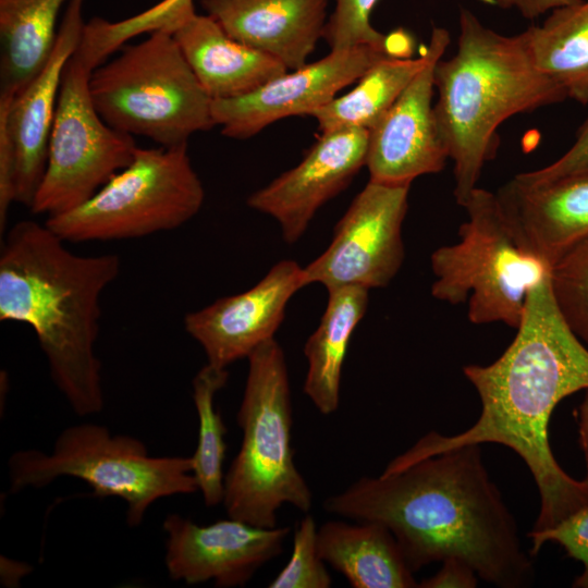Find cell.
<instances>
[{"label":"cell","instance_id":"cell-1","mask_svg":"<svg viewBox=\"0 0 588 588\" xmlns=\"http://www.w3.org/2000/svg\"><path fill=\"white\" fill-rule=\"evenodd\" d=\"M463 373L480 399L476 422L456 434L422 436L382 473L463 445L497 443L513 450L534 477L540 505L531 530L551 528L588 505V478L569 476L549 441L556 405L588 389V347L561 314L550 273L529 292L516 335L504 353L488 365H466Z\"/></svg>","mask_w":588,"mask_h":588},{"label":"cell","instance_id":"cell-2","mask_svg":"<svg viewBox=\"0 0 588 588\" xmlns=\"http://www.w3.org/2000/svg\"><path fill=\"white\" fill-rule=\"evenodd\" d=\"M323 507L347 519L387 526L414 573L457 558L501 588L526 587L534 579L532 555L524 550L480 444L448 450L395 473L362 477L328 497Z\"/></svg>","mask_w":588,"mask_h":588},{"label":"cell","instance_id":"cell-3","mask_svg":"<svg viewBox=\"0 0 588 588\" xmlns=\"http://www.w3.org/2000/svg\"><path fill=\"white\" fill-rule=\"evenodd\" d=\"M120 269L118 255H76L34 220L15 223L1 243L0 320L34 330L53 383L78 416L105 405L95 351L100 297Z\"/></svg>","mask_w":588,"mask_h":588},{"label":"cell","instance_id":"cell-4","mask_svg":"<svg viewBox=\"0 0 588 588\" xmlns=\"http://www.w3.org/2000/svg\"><path fill=\"white\" fill-rule=\"evenodd\" d=\"M458 25L455 54L441 58L434 68V113L454 164V196L462 206L497 154L499 126L567 96L536 68L523 33H497L467 9H461Z\"/></svg>","mask_w":588,"mask_h":588},{"label":"cell","instance_id":"cell-5","mask_svg":"<svg viewBox=\"0 0 588 588\" xmlns=\"http://www.w3.org/2000/svg\"><path fill=\"white\" fill-rule=\"evenodd\" d=\"M236 420L243 437L224 476L222 504L229 517L277 527L284 504L308 513L313 493L294 461L293 412L284 352L275 339L248 357Z\"/></svg>","mask_w":588,"mask_h":588},{"label":"cell","instance_id":"cell-6","mask_svg":"<svg viewBox=\"0 0 588 588\" xmlns=\"http://www.w3.org/2000/svg\"><path fill=\"white\" fill-rule=\"evenodd\" d=\"M98 65L89 89L111 127L161 147L186 146L215 125L212 99L185 60L172 33L156 30Z\"/></svg>","mask_w":588,"mask_h":588},{"label":"cell","instance_id":"cell-7","mask_svg":"<svg viewBox=\"0 0 588 588\" xmlns=\"http://www.w3.org/2000/svg\"><path fill=\"white\" fill-rule=\"evenodd\" d=\"M12 493L40 489L62 476L74 477L93 488V497L122 499L126 523L142 524L158 500L198 491L191 456H152L138 439L112 434L101 425L83 422L63 429L52 450L14 452L9 461Z\"/></svg>","mask_w":588,"mask_h":588},{"label":"cell","instance_id":"cell-8","mask_svg":"<svg viewBox=\"0 0 588 588\" xmlns=\"http://www.w3.org/2000/svg\"><path fill=\"white\" fill-rule=\"evenodd\" d=\"M461 207L467 218L458 240L431 254V295L467 303L471 323L517 329L529 292L551 268L519 243L497 193L476 187Z\"/></svg>","mask_w":588,"mask_h":588},{"label":"cell","instance_id":"cell-9","mask_svg":"<svg viewBox=\"0 0 588 588\" xmlns=\"http://www.w3.org/2000/svg\"><path fill=\"white\" fill-rule=\"evenodd\" d=\"M204 200L187 145L137 147L130 164L88 200L45 223L64 242L136 238L180 228Z\"/></svg>","mask_w":588,"mask_h":588},{"label":"cell","instance_id":"cell-10","mask_svg":"<svg viewBox=\"0 0 588 588\" xmlns=\"http://www.w3.org/2000/svg\"><path fill=\"white\" fill-rule=\"evenodd\" d=\"M97 66L78 45L64 66L33 213L51 217L84 204L130 164L138 147L97 111L89 89Z\"/></svg>","mask_w":588,"mask_h":588},{"label":"cell","instance_id":"cell-11","mask_svg":"<svg viewBox=\"0 0 588 588\" xmlns=\"http://www.w3.org/2000/svg\"><path fill=\"white\" fill-rule=\"evenodd\" d=\"M409 187L369 180L336 223L327 249L303 267L305 285H389L404 261L402 226Z\"/></svg>","mask_w":588,"mask_h":588},{"label":"cell","instance_id":"cell-12","mask_svg":"<svg viewBox=\"0 0 588 588\" xmlns=\"http://www.w3.org/2000/svg\"><path fill=\"white\" fill-rule=\"evenodd\" d=\"M449 44V32L433 27L424 68L368 131L365 167L369 180L412 184L418 176L444 169L450 158L438 127L432 97L434 68Z\"/></svg>","mask_w":588,"mask_h":588},{"label":"cell","instance_id":"cell-13","mask_svg":"<svg viewBox=\"0 0 588 588\" xmlns=\"http://www.w3.org/2000/svg\"><path fill=\"white\" fill-rule=\"evenodd\" d=\"M384 56L369 46L331 50L322 59L285 72L250 94L212 100L215 125L226 137L246 139L281 119L311 115Z\"/></svg>","mask_w":588,"mask_h":588},{"label":"cell","instance_id":"cell-14","mask_svg":"<svg viewBox=\"0 0 588 588\" xmlns=\"http://www.w3.org/2000/svg\"><path fill=\"white\" fill-rule=\"evenodd\" d=\"M162 528L169 576L187 585L212 580L220 588L246 585L282 552L290 532L289 527H259L233 517L201 526L175 513Z\"/></svg>","mask_w":588,"mask_h":588},{"label":"cell","instance_id":"cell-15","mask_svg":"<svg viewBox=\"0 0 588 588\" xmlns=\"http://www.w3.org/2000/svg\"><path fill=\"white\" fill-rule=\"evenodd\" d=\"M305 286L303 267L280 260L247 291L186 314L185 331L200 345L208 364L228 368L274 339L290 299Z\"/></svg>","mask_w":588,"mask_h":588},{"label":"cell","instance_id":"cell-16","mask_svg":"<svg viewBox=\"0 0 588 588\" xmlns=\"http://www.w3.org/2000/svg\"><path fill=\"white\" fill-rule=\"evenodd\" d=\"M368 131L321 133L304 158L247 198V206L273 218L285 243H296L316 212L344 191L365 166Z\"/></svg>","mask_w":588,"mask_h":588},{"label":"cell","instance_id":"cell-17","mask_svg":"<svg viewBox=\"0 0 588 588\" xmlns=\"http://www.w3.org/2000/svg\"><path fill=\"white\" fill-rule=\"evenodd\" d=\"M84 0H70L49 59L15 96H0V124L11 139L15 163V201L30 208L47 164L64 66L83 35Z\"/></svg>","mask_w":588,"mask_h":588},{"label":"cell","instance_id":"cell-18","mask_svg":"<svg viewBox=\"0 0 588 588\" xmlns=\"http://www.w3.org/2000/svg\"><path fill=\"white\" fill-rule=\"evenodd\" d=\"M497 194L519 243L550 268L588 238V172L538 184L513 177Z\"/></svg>","mask_w":588,"mask_h":588},{"label":"cell","instance_id":"cell-19","mask_svg":"<svg viewBox=\"0 0 588 588\" xmlns=\"http://www.w3.org/2000/svg\"><path fill=\"white\" fill-rule=\"evenodd\" d=\"M329 0H201L233 39L278 60L291 70L323 38Z\"/></svg>","mask_w":588,"mask_h":588},{"label":"cell","instance_id":"cell-20","mask_svg":"<svg viewBox=\"0 0 588 588\" xmlns=\"http://www.w3.org/2000/svg\"><path fill=\"white\" fill-rule=\"evenodd\" d=\"M172 35L212 100L245 96L287 72L278 60L230 37L208 14L192 13Z\"/></svg>","mask_w":588,"mask_h":588},{"label":"cell","instance_id":"cell-21","mask_svg":"<svg viewBox=\"0 0 588 588\" xmlns=\"http://www.w3.org/2000/svg\"><path fill=\"white\" fill-rule=\"evenodd\" d=\"M318 550L354 588L418 587L395 537L378 522L328 520L318 527Z\"/></svg>","mask_w":588,"mask_h":588},{"label":"cell","instance_id":"cell-22","mask_svg":"<svg viewBox=\"0 0 588 588\" xmlns=\"http://www.w3.org/2000/svg\"><path fill=\"white\" fill-rule=\"evenodd\" d=\"M328 301L317 329L307 339L304 393L319 413L339 408L342 368L352 334L364 318L369 290L347 285L327 290Z\"/></svg>","mask_w":588,"mask_h":588},{"label":"cell","instance_id":"cell-23","mask_svg":"<svg viewBox=\"0 0 588 588\" xmlns=\"http://www.w3.org/2000/svg\"><path fill=\"white\" fill-rule=\"evenodd\" d=\"M69 1L0 0V96L15 97L45 65Z\"/></svg>","mask_w":588,"mask_h":588},{"label":"cell","instance_id":"cell-24","mask_svg":"<svg viewBox=\"0 0 588 588\" xmlns=\"http://www.w3.org/2000/svg\"><path fill=\"white\" fill-rule=\"evenodd\" d=\"M536 68L571 98L588 103V0L554 9L523 32Z\"/></svg>","mask_w":588,"mask_h":588},{"label":"cell","instance_id":"cell-25","mask_svg":"<svg viewBox=\"0 0 588 588\" xmlns=\"http://www.w3.org/2000/svg\"><path fill=\"white\" fill-rule=\"evenodd\" d=\"M426 61V50L418 58L384 56L379 59L356 81L351 91L311 113L320 134L340 128H372Z\"/></svg>","mask_w":588,"mask_h":588},{"label":"cell","instance_id":"cell-26","mask_svg":"<svg viewBox=\"0 0 588 588\" xmlns=\"http://www.w3.org/2000/svg\"><path fill=\"white\" fill-rule=\"evenodd\" d=\"M229 371L206 364L193 379V401L198 416V440L192 457L193 475L206 506H217L224 497L223 462L226 427L215 406L216 394L226 384Z\"/></svg>","mask_w":588,"mask_h":588},{"label":"cell","instance_id":"cell-27","mask_svg":"<svg viewBox=\"0 0 588 588\" xmlns=\"http://www.w3.org/2000/svg\"><path fill=\"white\" fill-rule=\"evenodd\" d=\"M550 280L561 314L588 347V238L551 267Z\"/></svg>","mask_w":588,"mask_h":588},{"label":"cell","instance_id":"cell-28","mask_svg":"<svg viewBox=\"0 0 588 588\" xmlns=\"http://www.w3.org/2000/svg\"><path fill=\"white\" fill-rule=\"evenodd\" d=\"M318 550V527L309 513L298 522L293 550L286 565L268 585L270 588H329L331 576Z\"/></svg>","mask_w":588,"mask_h":588},{"label":"cell","instance_id":"cell-29","mask_svg":"<svg viewBox=\"0 0 588 588\" xmlns=\"http://www.w3.org/2000/svg\"><path fill=\"white\" fill-rule=\"evenodd\" d=\"M377 2L378 0H335L323 33V39L331 50L369 46L387 53V36L378 32L370 22V14Z\"/></svg>","mask_w":588,"mask_h":588},{"label":"cell","instance_id":"cell-30","mask_svg":"<svg viewBox=\"0 0 588 588\" xmlns=\"http://www.w3.org/2000/svg\"><path fill=\"white\" fill-rule=\"evenodd\" d=\"M531 540L529 553L535 556L547 542L558 543L573 560L583 565L581 574L575 579L576 588H588V505L580 507L555 526L528 532Z\"/></svg>","mask_w":588,"mask_h":588},{"label":"cell","instance_id":"cell-31","mask_svg":"<svg viewBox=\"0 0 588 588\" xmlns=\"http://www.w3.org/2000/svg\"><path fill=\"white\" fill-rule=\"evenodd\" d=\"M588 172V117L579 127L573 145L550 164L519 173L514 177L522 183L538 184Z\"/></svg>","mask_w":588,"mask_h":588},{"label":"cell","instance_id":"cell-32","mask_svg":"<svg viewBox=\"0 0 588 588\" xmlns=\"http://www.w3.org/2000/svg\"><path fill=\"white\" fill-rule=\"evenodd\" d=\"M194 12L193 0H162L138 13L136 19L144 32H172L186 16Z\"/></svg>","mask_w":588,"mask_h":588},{"label":"cell","instance_id":"cell-33","mask_svg":"<svg viewBox=\"0 0 588 588\" xmlns=\"http://www.w3.org/2000/svg\"><path fill=\"white\" fill-rule=\"evenodd\" d=\"M479 576L475 569L457 558L442 561V566L432 576L418 583L419 588H475Z\"/></svg>","mask_w":588,"mask_h":588},{"label":"cell","instance_id":"cell-34","mask_svg":"<svg viewBox=\"0 0 588 588\" xmlns=\"http://www.w3.org/2000/svg\"><path fill=\"white\" fill-rule=\"evenodd\" d=\"M502 9H516L525 19L534 20L554 9L575 3L579 0H487Z\"/></svg>","mask_w":588,"mask_h":588},{"label":"cell","instance_id":"cell-35","mask_svg":"<svg viewBox=\"0 0 588 588\" xmlns=\"http://www.w3.org/2000/svg\"><path fill=\"white\" fill-rule=\"evenodd\" d=\"M30 569V566L23 562L1 556V583L4 586H17L20 580L29 574Z\"/></svg>","mask_w":588,"mask_h":588},{"label":"cell","instance_id":"cell-36","mask_svg":"<svg viewBox=\"0 0 588 588\" xmlns=\"http://www.w3.org/2000/svg\"><path fill=\"white\" fill-rule=\"evenodd\" d=\"M578 443L581 449L586 469L588 473V389L578 407Z\"/></svg>","mask_w":588,"mask_h":588}]
</instances>
